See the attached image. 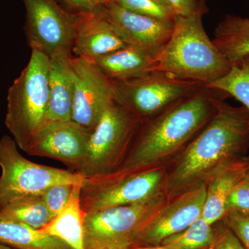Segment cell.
<instances>
[{"mask_svg":"<svg viewBox=\"0 0 249 249\" xmlns=\"http://www.w3.org/2000/svg\"><path fill=\"white\" fill-rule=\"evenodd\" d=\"M111 80L132 79L154 71L155 57L142 49L127 45L94 60Z\"/></svg>","mask_w":249,"mask_h":249,"instance_id":"obj_19","label":"cell"},{"mask_svg":"<svg viewBox=\"0 0 249 249\" xmlns=\"http://www.w3.org/2000/svg\"><path fill=\"white\" fill-rule=\"evenodd\" d=\"M126 46L99 9L76 14V32L71 47L74 56L94 61Z\"/></svg>","mask_w":249,"mask_h":249,"instance_id":"obj_15","label":"cell"},{"mask_svg":"<svg viewBox=\"0 0 249 249\" xmlns=\"http://www.w3.org/2000/svg\"><path fill=\"white\" fill-rule=\"evenodd\" d=\"M142 124L114 101L91 132L88 154L78 173L88 178L108 175L119 169Z\"/></svg>","mask_w":249,"mask_h":249,"instance_id":"obj_7","label":"cell"},{"mask_svg":"<svg viewBox=\"0 0 249 249\" xmlns=\"http://www.w3.org/2000/svg\"><path fill=\"white\" fill-rule=\"evenodd\" d=\"M176 16H188L195 12L205 0H165Z\"/></svg>","mask_w":249,"mask_h":249,"instance_id":"obj_30","label":"cell"},{"mask_svg":"<svg viewBox=\"0 0 249 249\" xmlns=\"http://www.w3.org/2000/svg\"><path fill=\"white\" fill-rule=\"evenodd\" d=\"M0 218L16 221L36 229H41L53 219L42 196L24 198L13 201L0 211Z\"/></svg>","mask_w":249,"mask_h":249,"instance_id":"obj_22","label":"cell"},{"mask_svg":"<svg viewBox=\"0 0 249 249\" xmlns=\"http://www.w3.org/2000/svg\"><path fill=\"white\" fill-rule=\"evenodd\" d=\"M205 1L195 12L176 16L169 40L155 58L154 71L205 86L222 78L231 64L209 38L203 25Z\"/></svg>","mask_w":249,"mask_h":249,"instance_id":"obj_3","label":"cell"},{"mask_svg":"<svg viewBox=\"0 0 249 249\" xmlns=\"http://www.w3.org/2000/svg\"><path fill=\"white\" fill-rule=\"evenodd\" d=\"M126 45L157 56L172 35L173 21H165L131 12L116 2L99 8Z\"/></svg>","mask_w":249,"mask_h":249,"instance_id":"obj_14","label":"cell"},{"mask_svg":"<svg viewBox=\"0 0 249 249\" xmlns=\"http://www.w3.org/2000/svg\"><path fill=\"white\" fill-rule=\"evenodd\" d=\"M112 81L114 101L142 123L205 88L200 83L178 79L160 71L132 79Z\"/></svg>","mask_w":249,"mask_h":249,"instance_id":"obj_9","label":"cell"},{"mask_svg":"<svg viewBox=\"0 0 249 249\" xmlns=\"http://www.w3.org/2000/svg\"><path fill=\"white\" fill-rule=\"evenodd\" d=\"M214 45L232 65L249 55V18L227 15L214 32Z\"/></svg>","mask_w":249,"mask_h":249,"instance_id":"obj_20","label":"cell"},{"mask_svg":"<svg viewBox=\"0 0 249 249\" xmlns=\"http://www.w3.org/2000/svg\"><path fill=\"white\" fill-rule=\"evenodd\" d=\"M249 166V156L219 168L205 182L206 199L201 217L209 224L222 220L225 205L232 188L245 178Z\"/></svg>","mask_w":249,"mask_h":249,"instance_id":"obj_17","label":"cell"},{"mask_svg":"<svg viewBox=\"0 0 249 249\" xmlns=\"http://www.w3.org/2000/svg\"><path fill=\"white\" fill-rule=\"evenodd\" d=\"M47 54L31 49L27 66L10 87L5 124L18 147L27 153L45 124L49 101Z\"/></svg>","mask_w":249,"mask_h":249,"instance_id":"obj_4","label":"cell"},{"mask_svg":"<svg viewBox=\"0 0 249 249\" xmlns=\"http://www.w3.org/2000/svg\"><path fill=\"white\" fill-rule=\"evenodd\" d=\"M0 243L16 249H71L40 229L0 218Z\"/></svg>","mask_w":249,"mask_h":249,"instance_id":"obj_21","label":"cell"},{"mask_svg":"<svg viewBox=\"0 0 249 249\" xmlns=\"http://www.w3.org/2000/svg\"><path fill=\"white\" fill-rule=\"evenodd\" d=\"M73 82L72 121L92 132L114 101V83L93 60L71 55Z\"/></svg>","mask_w":249,"mask_h":249,"instance_id":"obj_10","label":"cell"},{"mask_svg":"<svg viewBox=\"0 0 249 249\" xmlns=\"http://www.w3.org/2000/svg\"><path fill=\"white\" fill-rule=\"evenodd\" d=\"M214 224L217 240L213 249H245L233 232L222 220Z\"/></svg>","mask_w":249,"mask_h":249,"instance_id":"obj_29","label":"cell"},{"mask_svg":"<svg viewBox=\"0 0 249 249\" xmlns=\"http://www.w3.org/2000/svg\"><path fill=\"white\" fill-rule=\"evenodd\" d=\"M249 150V111L220 98L209 124L167 165V194L206 182L219 168L247 157Z\"/></svg>","mask_w":249,"mask_h":249,"instance_id":"obj_1","label":"cell"},{"mask_svg":"<svg viewBox=\"0 0 249 249\" xmlns=\"http://www.w3.org/2000/svg\"><path fill=\"white\" fill-rule=\"evenodd\" d=\"M83 183L73 188L66 206L40 230L66 244L71 249H85L84 219L80 192Z\"/></svg>","mask_w":249,"mask_h":249,"instance_id":"obj_18","label":"cell"},{"mask_svg":"<svg viewBox=\"0 0 249 249\" xmlns=\"http://www.w3.org/2000/svg\"><path fill=\"white\" fill-rule=\"evenodd\" d=\"M27 14L26 35L31 49L50 56L58 51L71 52L76 14H70L55 0H23Z\"/></svg>","mask_w":249,"mask_h":249,"instance_id":"obj_11","label":"cell"},{"mask_svg":"<svg viewBox=\"0 0 249 249\" xmlns=\"http://www.w3.org/2000/svg\"><path fill=\"white\" fill-rule=\"evenodd\" d=\"M166 181L167 165L85 178L80 192L82 208L89 213L142 202L166 193Z\"/></svg>","mask_w":249,"mask_h":249,"instance_id":"obj_5","label":"cell"},{"mask_svg":"<svg viewBox=\"0 0 249 249\" xmlns=\"http://www.w3.org/2000/svg\"><path fill=\"white\" fill-rule=\"evenodd\" d=\"M114 2L131 12L157 18L165 21H173L175 14L169 6L155 0H114Z\"/></svg>","mask_w":249,"mask_h":249,"instance_id":"obj_25","label":"cell"},{"mask_svg":"<svg viewBox=\"0 0 249 249\" xmlns=\"http://www.w3.org/2000/svg\"><path fill=\"white\" fill-rule=\"evenodd\" d=\"M75 186L76 185L68 183L54 185L47 188L41 196L53 217L56 216L66 206Z\"/></svg>","mask_w":249,"mask_h":249,"instance_id":"obj_26","label":"cell"},{"mask_svg":"<svg viewBox=\"0 0 249 249\" xmlns=\"http://www.w3.org/2000/svg\"><path fill=\"white\" fill-rule=\"evenodd\" d=\"M113 1H114V0H98V4H99V6L101 7V6L113 2Z\"/></svg>","mask_w":249,"mask_h":249,"instance_id":"obj_33","label":"cell"},{"mask_svg":"<svg viewBox=\"0 0 249 249\" xmlns=\"http://www.w3.org/2000/svg\"><path fill=\"white\" fill-rule=\"evenodd\" d=\"M0 249H16L14 248H12V247H10L9 246H6L4 245V244L0 243Z\"/></svg>","mask_w":249,"mask_h":249,"instance_id":"obj_34","label":"cell"},{"mask_svg":"<svg viewBox=\"0 0 249 249\" xmlns=\"http://www.w3.org/2000/svg\"><path fill=\"white\" fill-rule=\"evenodd\" d=\"M71 55L70 51L62 50L49 56V101L45 124L72 121L74 82Z\"/></svg>","mask_w":249,"mask_h":249,"instance_id":"obj_16","label":"cell"},{"mask_svg":"<svg viewBox=\"0 0 249 249\" xmlns=\"http://www.w3.org/2000/svg\"><path fill=\"white\" fill-rule=\"evenodd\" d=\"M206 193V184L200 183L168 195L163 206L139 232L134 247L160 245L189 227L202 214Z\"/></svg>","mask_w":249,"mask_h":249,"instance_id":"obj_12","label":"cell"},{"mask_svg":"<svg viewBox=\"0 0 249 249\" xmlns=\"http://www.w3.org/2000/svg\"><path fill=\"white\" fill-rule=\"evenodd\" d=\"M0 211L13 201L41 196L49 187L84 182L80 173L39 164L26 159L14 139H0Z\"/></svg>","mask_w":249,"mask_h":249,"instance_id":"obj_6","label":"cell"},{"mask_svg":"<svg viewBox=\"0 0 249 249\" xmlns=\"http://www.w3.org/2000/svg\"><path fill=\"white\" fill-rule=\"evenodd\" d=\"M155 1H159V2L161 3V4L167 5V6H168V4H167V2L165 0H155Z\"/></svg>","mask_w":249,"mask_h":249,"instance_id":"obj_36","label":"cell"},{"mask_svg":"<svg viewBox=\"0 0 249 249\" xmlns=\"http://www.w3.org/2000/svg\"><path fill=\"white\" fill-rule=\"evenodd\" d=\"M245 178L249 181V166L248 169L247 170V173H246Z\"/></svg>","mask_w":249,"mask_h":249,"instance_id":"obj_35","label":"cell"},{"mask_svg":"<svg viewBox=\"0 0 249 249\" xmlns=\"http://www.w3.org/2000/svg\"><path fill=\"white\" fill-rule=\"evenodd\" d=\"M217 240L214 224L197 218L182 231L170 236L160 245L169 249H212Z\"/></svg>","mask_w":249,"mask_h":249,"instance_id":"obj_23","label":"cell"},{"mask_svg":"<svg viewBox=\"0 0 249 249\" xmlns=\"http://www.w3.org/2000/svg\"><path fill=\"white\" fill-rule=\"evenodd\" d=\"M237 213L249 214V181L245 178L232 188L225 205V214Z\"/></svg>","mask_w":249,"mask_h":249,"instance_id":"obj_27","label":"cell"},{"mask_svg":"<svg viewBox=\"0 0 249 249\" xmlns=\"http://www.w3.org/2000/svg\"><path fill=\"white\" fill-rule=\"evenodd\" d=\"M69 6L78 12H89L99 9L98 0H63Z\"/></svg>","mask_w":249,"mask_h":249,"instance_id":"obj_31","label":"cell"},{"mask_svg":"<svg viewBox=\"0 0 249 249\" xmlns=\"http://www.w3.org/2000/svg\"><path fill=\"white\" fill-rule=\"evenodd\" d=\"M205 87L235 98L249 111V55L232 65L225 76Z\"/></svg>","mask_w":249,"mask_h":249,"instance_id":"obj_24","label":"cell"},{"mask_svg":"<svg viewBox=\"0 0 249 249\" xmlns=\"http://www.w3.org/2000/svg\"><path fill=\"white\" fill-rule=\"evenodd\" d=\"M162 193L142 202L85 213V249H129L168 198Z\"/></svg>","mask_w":249,"mask_h":249,"instance_id":"obj_8","label":"cell"},{"mask_svg":"<svg viewBox=\"0 0 249 249\" xmlns=\"http://www.w3.org/2000/svg\"><path fill=\"white\" fill-rule=\"evenodd\" d=\"M91 134L73 121L47 122L27 154L58 160L78 173L86 158Z\"/></svg>","mask_w":249,"mask_h":249,"instance_id":"obj_13","label":"cell"},{"mask_svg":"<svg viewBox=\"0 0 249 249\" xmlns=\"http://www.w3.org/2000/svg\"><path fill=\"white\" fill-rule=\"evenodd\" d=\"M215 91L205 87L142 123L117 170L168 165L212 119L220 99Z\"/></svg>","mask_w":249,"mask_h":249,"instance_id":"obj_2","label":"cell"},{"mask_svg":"<svg viewBox=\"0 0 249 249\" xmlns=\"http://www.w3.org/2000/svg\"><path fill=\"white\" fill-rule=\"evenodd\" d=\"M129 249H169L165 248L163 246L157 245V246H140V247H132Z\"/></svg>","mask_w":249,"mask_h":249,"instance_id":"obj_32","label":"cell"},{"mask_svg":"<svg viewBox=\"0 0 249 249\" xmlns=\"http://www.w3.org/2000/svg\"><path fill=\"white\" fill-rule=\"evenodd\" d=\"M222 221L236 236L245 249H249V214L227 213Z\"/></svg>","mask_w":249,"mask_h":249,"instance_id":"obj_28","label":"cell"}]
</instances>
